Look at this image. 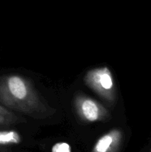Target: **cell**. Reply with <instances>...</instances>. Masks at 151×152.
<instances>
[{
    "instance_id": "obj_1",
    "label": "cell",
    "mask_w": 151,
    "mask_h": 152,
    "mask_svg": "<svg viewBox=\"0 0 151 152\" xmlns=\"http://www.w3.org/2000/svg\"><path fill=\"white\" fill-rule=\"evenodd\" d=\"M30 89L22 77L10 75L0 79V101L11 108L20 106L28 97Z\"/></svg>"
},
{
    "instance_id": "obj_2",
    "label": "cell",
    "mask_w": 151,
    "mask_h": 152,
    "mask_svg": "<svg viewBox=\"0 0 151 152\" xmlns=\"http://www.w3.org/2000/svg\"><path fill=\"white\" fill-rule=\"evenodd\" d=\"M85 80L88 86L99 94L106 97H110L114 88V80L110 71L106 67L96 68L87 74Z\"/></svg>"
},
{
    "instance_id": "obj_3",
    "label": "cell",
    "mask_w": 151,
    "mask_h": 152,
    "mask_svg": "<svg viewBox=\"0 0 151 152\" xmlns=\"http://www.w3.org/2000/svg\"><path fill=\"white\" fill-rule=\"evenodd\" d=\"M77 105L80 115L87 121H98L105 115L104 108L90 98L81 97L78 100Z\"/></svg>"
},
{
    "instance_id": "obj_4",
    "label": "cell",
    "mask_w": 151,
    "mask_h": 152,
    "mask_svg": "<svg viewBox=\"0 0 151 152\" xmlns=\"http://www.w3.org/2000/svg\"><path fill=\"white\" fill-rule=\"evenodd\" d=\"M119 133L117 131H113L102 136L96 142L95 151L96 152H107L113 145Z\"/></svg>"
},
{
    "instance_id": "obj_5",
    "label": "cell",
    "mask_w": 151,
    "mask_h": 152,
    "mask_svg": "<svg viewBox=\"0 0 151 152\" xmlns=\"http://www.w3.org/2000/svg\"><path fill=\"white\" fill-rule=\"evenodd\" d=\"M20 140V136L15 131H0V145L19 143Z\"/></svg>"
},
{
    "instance_id": "obj_6",
    "label": "cell",
    "mask_w": 151,
    "mask_h": 152,
    "mask_svg": "<svg viewBox=\"0 0 151 152\" xmlns=\"http://www.w3.org/2000/svg\"><path fill=\"white\" fill-rule=\"evenodd\" d=\"M16 120L15 116L6 109L4 106L0 105V125H7Z\"/></svg>"
},
{
    "instance_id": "obj_7",
    "label": "cell",
    "mask_w": 151,
    "mask_h": 152,
    "mask_svg": "<svg viewBox=\"0 0 151 152\" xmlns=\"http://www.w3.org/2000/svg\"><path fill=\"white\" fill-rule=\"evenodd\" d=\"M52 152H71V148L66 142H58L53 145Z\"/></svg>"
}]
</instances>
